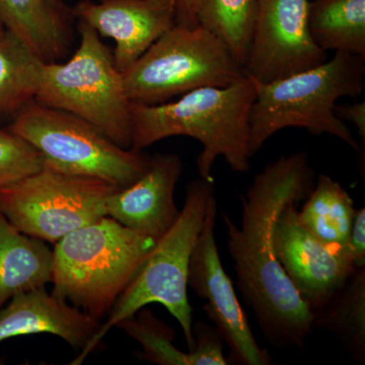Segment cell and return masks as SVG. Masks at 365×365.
Here are the masks:
<instances>
[{"instance_id":"8","label":"cell","mask_w":365,"mask_h":365,"mask_svg":"<svg viewBox=\"0 0 365 365\" xmlns=\"http://www.w3.org/2000/svg\"><path fill=\"white\" fill-rule=\"evenodd\" d=\"M9 130L42 158L43 167L97 178L124 188L150 167V155L124 148L93 125L71 113L31 101L14 117Z\"/></svg>"},{"instance_id":"24","label":"cell","mask_w":365,"mask_h":365,"mask_svg":"<svg viewBox=\"0 0 365 365\" xmlns=\"http://www.w3.org/2000/svg\"><path fill=\"white\" fill-rule=\"evenodd\" d=\"M42 169V158L30 144L9 128H0V189Z\"/></svg>"},{"instance_id":"20","label":"cell","mask_w":365,"mask_h":365,"mask_svg":"<svg viewBox=\"0 0 365 365\" xmlns=\"http://www.w3.org/2000/svg\"><path fill=\"white\" fill-rule=\"evenodd\" d=\"M307 26L314 44L324 51L365 59V0L309 1Z\"/></svg>"},{"instance_id":"23","label":"cell","mask_w":365,"mask_h":365,"mask_svg":"<svg viewBox=\"0 0 365 365\" xmlns=\"http://www.w3.org/2000/svg\"><path fill=\"white\" fill-rule=\"evenodd\" d=\"M143 348L141 359L158 365H196L193 352H182L174 344L172 328L145 307L118 325Z\"/></svg>"},{"instance_id":"18","label":"cell","mask_w":365,"mask_h":365,"mask_svg":"<svg viewBox=\"0 0 365 365\" xmlns=\"http://www.w3.org/2000/svg\"><path fill=\"white\" fill-rule=\"evenodd\" d=\"M312 313L314 329L333 334L355 362L365 364V268L355 269L342 287Z\"/></svg>"},{"instance_id":"11","label":"cell","mask_w":365,"mask_h":365,"mask_svg":"<svg viewBox=\"0 0 365 365\" xmlns=\"http://www.w3.org/2000/svg\"><path fill=\"white\" fill-rule=\"evenodd\" d=\"M309 0H259L244 69L258 83H270L324 63L307 26Z\"/></svg>"},{"instance_id":"3","label":"cell","mask_w":365,"mask_h":365,"mask_svg":"<svg viewBox=\"0 0 365 365\" xmlns=\"http://www.w3.org/2000/svg\"><path fill=\"white\" fill-rule=\"evenodd\" d=\"M365 59L347 52H335L324 63L270 83H258L250 113L252 158L278 131L289 127L307 129L313 135L330 134L353 150L360 145L334 109L340 98L364 93Z\"/></svg>"},{"instance_id":"25","label":"cell","mask_w":365,"mask_h":365,"mask_svg":"<svg viewBox=\"0 0 365 365\" xmlns=\"http://www.w3.org/2000/svg\"><path fill=\"white\" fill-rule=\"evenodd\" d=\"M195 347L193 350L196 365H227V359L223 355L222 334L216 327L209 326L202 322L193 325Z\"/></svg>"},{"instance_id":"7","label":"cell","mask_w":365,"mask_h":365,"mask_svg":"<svg viewBox=\"0 0 365 365\" xmlns=\"http://www.w3.org/2000/svg\"><path fill=\"white\" fill-rule=\"evenodd\" d=\"M246 76L222 39L202 26L176 24L123 73L133 104L170 102L196 88H225Z\"/></svg>"},{"instance_id":"1","label":"cell","mask_w":365,"mask_h":365,"mask_svg":"<svg viewBox=\"0 0 365 365\" xmlns=\"http://www.w3.org/2000/svg\"><path fill=\"white\" fill-rule=\"evenodd\" d=\"M306 153L281 155L254 176L242 196L241 225L222 215L237 284L262 335L279 349L304 348L313 333V313L281 266L274 228L281 210L304 201L316 184Z\"/></svg>"},{"instance_id":"9","label":"cell","mask_w":365,"mask_h":365,"mask_svg":"<svg viewBox=\"0 0 365 365\" xmlns=\"http://www.w3.org/2000/svg\"><path fill=\"white\" fill-rule=\"evenodd\" d=\"M116 189L104 180L43 167L0 189V211L19 232L55 244L106 216V200Z\"/></svg>"},{"instance_id":"16","label":"cell","mask_w":365,"mask_h":365,"mask_svg":"<svg viewBox=\"0 0 365 365\" xmlns=\"http://www.w3.org/2000/svg\"><path fill=\"white\" fill-rule=\"evenodd\" d=\"M71 16L63 0H0V23L46 63L66 54Z\"/></svg>"},{"instance_id":"21","label":"cell","mask_w":365,"mask_h":365,"mask_svg":"<svg viewBox=\"0 0 365 365\" xmlns=\"http://www.w3.org/2000/svg\"><path fill=\"white\" fill-rule=\"evenodd\" d=\"M44 63L13 33L0 36V122L35 100Z\"/></svg>"},{"instance_id":"13","label":"cell","mask_w":365,"mask_h":365,"mask_svg":"<svg viewBox=\"0 0 365 365\" xmlns=\"http://www.w3.org/2000/svg\"><path fill=\"white\" fill-rule=\"evenodd\" d=\"M73 16L116 43L113 58L124 73L155 41L176 25V0H83Z\"/></svg>"},{"instance_id":"6","label":"cell","mask_w":365,"mask_h":365,"mask_svg":"<svg viewBox=\"0 0 365 365\" xmlns=\"http://www.w3.org/2000/svg\"><path fill=\"white\" fill-rule=\"evenodd\" d=\"M81 43L66 63H44L35 100L76 115L118 145L131 148V106L123 73L100 35L79 21Z\"/></svg>"},{"instance_id":"14","label":"cell","mask_w":365,"mask_h":365,"mask_svg":"<svg viewBox=\"0 0 365 365\" xmlns=\"http://www.w3.org/2000/svg\"><path fill=\"white\" fill-rule=\"evenodd\" d=\"M182 173L179 155L157 153L150 158V167L143 176L108 197L106 216L158 241L180 215L175 191Z\"/></svg>"},{"instance_id":"17","label":"cell","mask_w":365,"mask_h":365,"mask_svg":"<svg viewBox=\"0 0 365 365\" xmlns=\"http://www.w3.org/2000/svg\"><path fill=\"white\" fill-rule=\"evenodd\" d=\"M52 262L46 242L19 232L0 211V309L14 295L51 283Z\"/></svg>"},{"instance_id":"5","label":"cell","mask_w":365,"mask_h":365,"mask_svg":"<svg viewBox=\"0 0 365 365\" xmlns=\"http://www.w3.org/2000/svg\"><path fill=\"white\" fill-rule=\"evenodd\" d=\"M215 195V180L199 178L190 182L186 200L176 222L158 240L130 283L118 297L104 323H101L95 335L69 364H83L113 328L153 304H162L177 319L189 351L193 350L195 337L188 299L189 265L202 230L209 201Z\"/></svg>"},{"instance_id":"15","label":"cell","mask_w":365,"mask_h":365,"mask_svg":"<svg viewBox=\"0 0 365 365\" xmlns=\"http://www.w3.org/2000/svg\"><path fill=\"white\" fill-rule=\"evenodd\" d=\"M101 322L44 288L21 292L0 309V343L11 338L50 334L83 350Z\"/></svg>"},{"instance_id":"22","label":"cell","mask_w":365,"mask_h":365,"mask_svg":"<svg viewBox=\"0 0 365 365\" xmlns=\"http://www.w3.org/2000/svg\"><path fill=\"white\" fill-rule=\"evenodd\" d=\"M259 0H196L198 24L222 39L244 67Z\"/></svg>"},{"instance_id":"12","label":"cell","mask_w":365,"mask_h":365,"mask_svg":"<svg viewBox=\"0 0 365 365\" xmlns=\"http://www.w3.org/2000/svg\"><path fill=\"white\" fill-rule=\"evenodd\" d=\"M299 204L288 203L281 210L274 228V247L290 282L313 312L340 289L356 268L349 254L324 244L302 225Z\"/></svg>"},{"instance_id":"2","label":"cell","mask_w":365,"mask_h":365,"mask_svg":"<svg viewBox=\"0 0 365 365\" xmlns=\"http://www.w3.org/2000/svg\"><path fill=\"white\" fill-rule=\"evenodd\" d=\"M256 98L247 76L225 88L206 86L179 100L158 105L131 106V150L144 148L172 136H188L202 144L197 158L199 177L212 180L211 170L223 158L235 173L251 169L250 113Z\"/></svg>"},{"instance_id":"27","label":"cell","mask_w":365,"mask_h":365,"mask_svg":"<svg viewBox=\"0 0 365 365\" xmlns=\"http://www.w3.org/2000/svg\"><path fill=\"white\" fill-rule=\"evenodd\" d=\"M336 117L339 118L341 121L351 122L359 131L362 141L365 139V102L354 103L352 105H336L334 109Z\"/></svg>"},{"instance_id":"10","label":"cell","mask_w":365,"mask_h":365,"mask_svg":"<svg viewBox=\"0 0 365 365\" xmlns=\"http://www.w3.org/2000/svg\"><path fill=\"white\" fill-rule=\"evenodd\" d=\"M216 215L217 200L215 195L209 201L202 230L190 260L188 287L197 297L206 300L204 309L230 347L228 364H272L267 350L262 349L255 339L234 283L223 268L216 244Z\"/></svg>"},{"instance_id":"19","label":"cell","mask_w":365,"mask_h":365,"mask_svg":"<svg viewBox=\"0 0 365 365\" xmlns=\"http://www.w3.org/2000/svg\"><path fill=\"white\" fill-rule=\"evenodd\" d=\"M355 210L354 201L342 185L321 174L299 210V220L319 241L349 254L348 241Z\"/></svg>"},{"instance_id":"29","label":"cell","mask_w":365,"mask_h":365,"mask_svg":"<svg viewBox=\"0 0 365 365\" xmlns=\"http://www.w3.org/2000/svg\"><path fill=\"white\" fill-rule=\"evenodd\" d=\"M4 32H6V29H4V26H2L1 23H0V36H1Z\"/></svg>"},{"instance_id":"28","label":"cell","mask_w":365,"mask_h":365,"mask_svg":"<svg viewBox=\"0 0 365 365\" xmlns=\"http://www.w3.org/2000/svg\"><path fill=\"white\" fill-rule=\"evenodd\" d=\"M176 24L180 25L198 26L196 14V0H176Z\"/></svg>"},{"instance_id":"4","label":"cell","mask_w":365,"mask_h":365,"mask_svg":"<svg viewBox=\"0 0 365 365\" xmlns=\"http://www.w3.org/2000/svg\"><path fill=\"white\" fill-rule=\"evenodd\" d=\"M103 216L55 242L52 294L102 321L157 245Z\"/></svg>"},{"instance_id":"26","label":"cell","mask_w":365,"mask_h":365,"mask_svg":"<svg viewBox=\"0 0 365 365\" xmlns=\"http://www.w3.org/2000/svg\"><path fill=\"white\" fill-rule=\"evenodd\" d=\"M348 252L351 257L354 267L365 268V208L355 210L349 241Z\"/></svg>"}]
</instances>
